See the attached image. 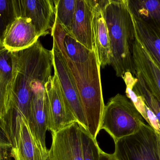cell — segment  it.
I'll return each mask as SVG.
<instances>
[{"instance_id":"17","label":"cell","mask_w":160,"mask_h":160,"mask_svg":"<svg viewBox=\"0 0 160 160\" xmlns=\"http://www.w3.org/2000/svg\"><path fill=\"white\" fill-rule=\"evenodd\" d=\"M131 16L135 37L160 67V33L131 13Z\"/></svg>"},{"instance_id":"25","label":"cell","mask_w":160,"mask_h":160,"mask_svg":"<svg viewBox=\"0 0 160 160\" xmlns=\"http://www.w3.org/2000/svg\"><path fill=\"white\" fill-rule=\"evenodd\" d=\"M157 136H158V144L160 160V134L157 133Z\"/></svg>"},{"instance_id":"1","label":"cell","mask_w":160,"mask_h":160,"mask_svg":"<svg viewBox=\"0 0 160 160\" xmlns=\"http://www.w3.org/2000/svg\"><path fill=\"white\" fill-rule=\"evenodd\" d=\"M13 63V101L8 116L13 122L22 116L28 120L32 96V85L36 81H48L53 66L52 51L44 48L39 39L32 46L11 52Z\"/></svg>"},{"instance_id":"2","label":"cell","mask_w":160,"mask_h":160,"mask_svg":"<svg viewBox=\"0 0 160 160\" xmlns=\"http://www.w3.org/2000/svg\"><path fill=\"white\" fill-rule=\"evenodd\" d=\"M108 28L112 66L117 77L128 72L135 76L133 59L134 29L127 0L100 1Z\"/></svg>"},{"instance_id":"15","label":"cell","mask_w":160,"mask_h":160,"mask_svg":"<svg viewBox=\"0 0 160 160\" xmlns=\"http://www.w3.org/2000/svg\"><path fill=\"white\" fill-rule=\"evenodd\" d=\"M93 0H76L74 21L69 34L90 51L95 50L93 41Z\"/></svg>"},{"instance_id":"19","label":"cell","mask_w":160,"mask_h":160,"mask_svg":"<svg viewBox=\"0 0 160 160\" xmlns=\"http://www.w3.org/2000/svg\"><path fill=\"white\" fill-rule=\"evenodd\" d=\"M56 9L55 23L68 34L71 31L76 10V0H53Z\"/></svg>"},{"instance_id":"13","label":"cell","mask_w":160,"mask_h":160,"mask_svg":"<svg viewBox=\"0 0 160 160\" xmlns=\"http://www.w3.org/2000/svg\"><path fill=\"white\" fill-rule=\"evenodd\" d=\"M133 59L135 74L141 75L149 91L160 101V67L135 37Z\"/></svg>"},{"instance_id":"6","label":"cell","mask_w":160,"mask_h":160,"mask_svg":"<svg viewBox=\"0 0 160 160\" xmlns=\"http://www.w3.org/2000/svg\"><path fill=\"white\" fill-rule=\"evenodd\" d=\"M48 97V130L52 134L57 133L74 123L78 120L72 112L62 91L56 73L49 77L45 85Z\"/></svg>"},{"instance_id":"11","label":"cell","mask_w":160,"mask_h":160,"mask_svg":"<svg viewBox=\"0 0 160 160\" xmlns=\"http://www.w3.org/2000/svg\"><path fill=\"white\" fill-rule=\"evenodd\" d=\"M52 135L49 160H83L78 123H74Z\"/></svg>"},{"instance_id":"7","label":"cell","mask_w":160,"mask_h":160,"mask_svg":"<svg viewBox=\"0 0 160 160\" xmlns=\"http://www.w3.org/2000/svg\"><path fill=\"white\" fill-rule=\"evenodd\" d=\"M47 82L36 81L32 87V96L27 120L32 133L44 157L48 156L46 147V132L48 130L49 101L45 89Z\"/></svg>"},{"instance_id":"26","label":"cell","mask_w":160,"mask_h":160,"mask_svg":"<svg viewBox=\"0 0 160 160\" xmlns=\"http://www.w3.org/2000/svg\"><path fill=\"white\" fill-rule=\"evenodd\" d=\"M46 160H49V159L48 156V157L46 158Z\"/></svg>"},{"instance_id":"21","label":"cell","mask_w":160,"mask_h":160,"mask_svg":"<svg viewBox=\"0 0 160 160\" xmlns=\"http://www.w3.org/2000/svg\"><path fill=\"white\" fill-rule=\"evenodd\" d=\"M80 137L83 160H99L101 149L96 139L87 130L80 126Z\"/></svg>"},{"instance_id":"9","label":"cell","mask_w":160,"mask_h":160,"mask_svg":"<svg viewBox=\"0 0 160 160\" xmlns=\"http://www.w3.org/2000/svg\"><path fill=\"white\" fill-rule=\"evenodd\" d=\"M13 3L16 17L30 19L39 36L51 34L56 21L53 0H13Z\"/></svg>"},{"instance_id":"20","label":"cell","mask_w":160,"mask_h":160,"mask_svg":"<svg viewBox=\"0 0 160 160\" xmlns=\"http://www.w3.org/2000/svg\"><path fill=\"white\" fill-rule=\"evenodd\" d=\"M135 76L137 80L134 85V89L141 95L146 105L157 117L160 126V101L149 91L141 75L136 73Z\"/></svg>"},{"instance_id":"23","label":"cell","mask_w":160,"mask_h":160,"mask_svg":"<svg viewBox=\"0 0 160 160\" xmlns=\"http://www.w3.org/2000/svg\"><path fill=\"white\" fill-rule=\"evenodd\" d=\"M12 142L6 122L0 119V160H11Z\"/></svg>"},{"instance_id":"8","label":"cell","mask_w":160,"mask_h":160,"mask_svg":"<svg viewBox=\"0 0 160 160\" xmlns=\"http://www.w3.org/2000/svg\"><path fill=\"white\" fill-rule=\"evenodd\" d=\"M54 72L59 79L62 91L79 125L87 130V123L78 88L66 59L53 39L52 49Z\"/></svg>"},{"instance_id":"14","label":"cell","mask_w":160,"mask_h":160,"mask_svg":"<svg viewBox=\"0 0 160 160\" xmlns=\"http://www.w3.org/2000/svg\"><path fill=\"white\" fill-rule=\"evenodd\" d=\"M93 28L94 49L100 67L104 68L112 63V49L108 28L100 1L93 0Z\"/></svg>"},{"instance_id":"22","label":"cell","mask_w":160,"mask_h":160,"mask_svg":"<svg viewBox=\"0 0 160 160\" xmlns=\"http://www.w3.org/2000/svg\"><path fill=\"white\" fill-rule=\"evenodd\" d=\"M17 18L13 0H0V42L7 26Z\"/></svg>"},{"instance_id":"16","label":"cell","mask_w":160,"mask_h":160,"mask_svg":"<svg viewBox=\"0 0 160 160\" xmlns=\"http://www.w3.org/2000/svg\"><path fill=\"white\" fill-rule=\"evenodd\" d=\"M13 79L11 52L0 42V119L5 122L13 105Z\"/></svg>"},{"instance_id":"4","label":"cell","mask_w":160,"mask_h":160,"mask_svg":"<svg viewBox=\"0 0 160 160\" xmlns=\"http://www.w3.org/2000/svg\"><path fill=\"white\" fill-rule=\"evenodd\" d=\"M144 119L126 96L118 94L105 105L100 129L104 130L114 142L136 133Z\"/></svg>"},{"instance_id":"5","label":"cell","mask_w":160,"mask_h":160,"mask_svg":"<svg viewBox=\"0 0 160 160\" xmlns=\"http://www.w3.org/2000/svg\"><path fill=\"white\" fill-rule=\"evenodd\" d=\"M114 142L113 155L118 160H160L157 133L149 125Z\"/></svg>"},{"instance_id":"12","label":"cell","mask_w":160,"mask_h":160,"mask_svg":"<svg viewBox=\"0 0 160 160\" xmlns=\"http://www.w3.org/2000/svg\"><path fill=\"white\" fill-rule=\"evenodd\" d=\"M40 37L32 21L24 17H17L7 27L2 44L9 51H19L30 48Z\"/></svg>"},{"instance_id":"10","label":"cell","mask_w":160,"mask_h":160,"mask_svg":"<svg viewBox=\"0 0 160 160\" xmlns=\"http://www.w3.org/2000/svg\"><path fill=\"white\" fill-rule=\"evenodd\" d=\"M12 157L15 160H46L32 133L27 120L16 116L10 129Z\"/></svg>"},{"instance_id":"18","label":"cell","mask_w":160,"mask_h":160,"mask_svg":"<svg viewBox=\"0 0 160 160\" xmlns=\"http://www.w3.org/2000/svg\"><path fill=\"white\" fill-rule=\"evenodd\" d=\"M130 12L160 33V0H127Z\"/></svg>"},{"instance_id":"3","label":"cell","mask_w":160,"mask_h":160,"mask_svg":"<svg viewBox=\"0 0 160 160\" xmlns=\"http://www.w3.org/2000/svg\"><path fill=\"white\" fill-rule=\"evenodd\" d=\"M63 55L78 88L86 118L88 132L96 139L100 131L105 105L101 81V67L95 50L91 52L89 58L82 63L72 62Z\"/></svg>"},{"instance_id":"24","label":"cell","mask_w":160,"mask_h":160,"mask_svg":"<svg viewBox=\"0 0 160 160\" xmlns=\"http://www.w3.org/2000/svg\"><path fill=\"white\" fill-rule=\"evenodd\" d=\"M99 160H118L113 154H107L101 150Z\"/></svg>"}]
</instances>
